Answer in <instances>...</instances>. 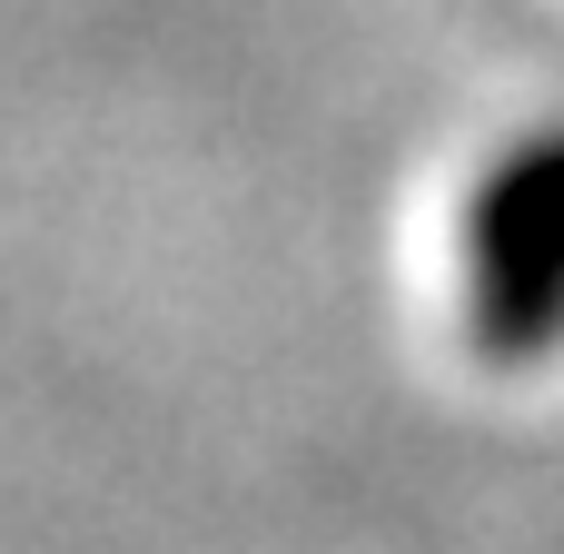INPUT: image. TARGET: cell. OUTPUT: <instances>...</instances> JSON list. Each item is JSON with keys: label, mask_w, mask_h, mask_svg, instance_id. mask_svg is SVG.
Masks as SVG:
<instances>
[{"label": "cell", "mask_w": 564, "mask_h": 554, "mask_svg": "<svg viewBox=\"0 0 564 554\" xmlns=\"http://www.w3.org/2000/svg\"><path fill=\"white\" fill-rule=\"evenodd\" d=\"M456 307L476 357L535 367L564 347V119L506 139L456 218Z\"/></svg>", "instance_id": "obj_1"}]
</instances>
